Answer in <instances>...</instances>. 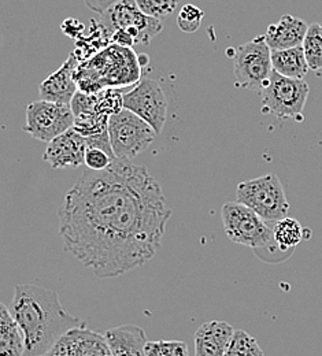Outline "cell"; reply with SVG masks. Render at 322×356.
<instances>
[{
	"instance_id": "cell-20",
	"label": "cell",
	"mask_w": 322,
	"mask_h": 356,
	"mask_svg": "<svg viewBox=\"0 0 322 356\" xmlns=\"http://www.w3.org/2000/svg\"><path fill=\"white\" fill-rule=\"evenodd\" d=\"M306 232L307 230L302 227V225L298 220L289 218V217L273 225V234H275L277 247L282 252H288V254H292L295 248L299 245V243L303 238H306L305 236Z\"/></svg>"
},
{
	"instance_id": "cell-3",
	"label": "cell",
	"mask_w": 322,
	"mask_h": 356,
	"mask_svg": "<svg viewBox=\"0 0 322 356\" xmlns=\"http://www.w3.org/2000/svg\"><path fill=\"white\" fill-rule=\"evenodd\" d=\"M140 81V65L131 48L114 44L79 65L76 83L84 93L95 95L106 87L129 86Z\"/></svg>"
},
{
	"instance_id": "cell-26",
	"label": "cell",
	"mask_w": 322,
	"mask_h": 356,
	"mask_svg": "<svg viewBox=\"0 0 322 356\" xmlns=\"http://www.w3.org/2000/svg\"><path fill=\"white\" fill-rule=\"evenodd\" d=\"M204 13L202 8L193 4H185L177 17V25L185 33H195L199 31Z\"/></svg>"
},
{
	"instance_id": "cell-18",
	"label": "cell",
	"mask_w": 322,
	"mask_h": 356,
	"mask_svg": "<svg viewBox=\"0 0 322 356\" xmlns=\"http://www.w3.org/2000/svg\"><path fill=\"white\" fill-rule=\"evenodd\" d=\"M25 355V336L11 312L0 305V356Z\"/></svg>"
},
{
	"instance_id": "cell-17",
	"label": "cell",
	"mask_w": 322,
	"mask_h": 356,
	"mask_svg": "<svg viewBox=\"0 0 322 356\" xmlns=\"http://www.w3.org/2000/svg\"><path fill=\"white\" fill-rule=\"evenodd\" d=\"M113 356H145V332L136 325H124L104 333Z\"/></svg>"
},
{
	"instance_id": "cell-1",
	"label": "cell",
	"mask_w": 322,
	"mask_h": 356,
	"mask_svg": "<svg viewBox=\"0 0 322 356\" xmlns=\"http://www.w3.org/2000/svg\"><path fill=\"white\" fill-rule=\"evenodd\" d=\"M172 211L158 181L144 166L117 159L87 170L59 210L65 251L100 278L145 265L161 248Z\"/></svg>"
},
{
	"instance_id": "cell-16",
	"label": "cell",
	"mask_w": 322,
	"mask_h": 356,
	"mask_svg": "<svg viewBox=\"0 0 322 356\" xmlns=\"http://www.w3.org/2000/svg\"><path fill=\"white\" fill-rule=\"evenodd\" d=\"M309 25L293 15L284 14L277 24H272L266 33L265 42L272 51H282L303 45Z\"/></svg>"
},
{
	"instance_id": "cell-29",
	"label": "cell",
	"mask_w": 322,
	"mask_h": 356,
	"mask_svg": "<svg viewBox=\"0 0 322 356\" xmlns=\"http://www.w3.org/2000/svg\"><path fill=\"white\" fill-rule=\"evenodd\" d=\"M321 26H322V24H321Z\"/></svg>"
},
{
	"instance_id": "cell-8",
	"label": "cell",
	"mask_w": 322,
	"mask_h": 356,
	"mask_svg": "<svg viewBox=\"0 0 322 356\" xmlns=\"http://www.w3.org/2000/svg\"><path fill=\"white\" fill-rule=\"evenodd\" d=\"M309 92L305 80L288 79L273 70L269 83L261 90V110L278 118H298L305 110Z\"/></svg>"
},
{
	"instance_id": "cell-19",
	"label": "cell",
	"mask_w": 322,
	"mask_h": 356,
	"mask_svg": "<svg viewBox=\"0 0 322 356\" xmlns=\"http://www.w3.org/2000/svg\"><path fill=\"white\" fill-rule=\"evenodd\" d=\"M272 63L275 72L288 79L303 80L310 72L302 45L282 51H272Z\"/></svg>"
},
{
	"instance_id": "cell-6",
	"label": "cell",
	"mask_w": 322,
	"mask_h": 356,
	"mask_svg": "<svg viewBox=\"0 0 322 356\" xmlns=\"http://www.w3.org/2000/svg\"><path fill=\"white\" fill-rule=\"evenodd\" d=\"M236 197L269 225L287 218L289 210L284 186L275 173L240 182Z\"/></svg>"
},
{
	"instance_id": "cell-2",
	"label": "cell",
	"mask_w": 322,
	"mask_h": 356,
	"mask_svg": "<svg viewBox=\"0 0 322 356\" xmlns=\"http://www.w3.org/2000/svg\"><path fill=\"white\" fill-rule=\"evenodd\" d=\"M10 312L25 336L24 356H46L69 330L84 323L62 306L58 292L33 284L15 286Z\"/></svg>"
},
{
	"instance_id": "cell-11",
	"label": "cell",
	"mask_w": 322,
	"mask_h": 356,
	"mask_svg": "<svg viewBox=\"0 0 322 356\" xmlns=\"http://www.w3.org/2000/svg\"><path fill=\"white\" fill-rule=\"evenodd\" d=\"M124 108L144 120L156 134L162 132L168 115V100L158 81L141 79L135 88L124 93Z\"/></svg>"
},
{
	"instance_id": "cell-15",
	"label": "cell",
	"mask_w": 322,
	"mask_h": 356,
	"mask_svg": "<svg viewBox=\"0 0 322 356\" xmlns=\"http://www.w3.org/2000/svg\"><path fill=\"white\" fill-rule=\"evenodd\" d=\"M234 329L228 322L210 321L195 333V356H224Z\"/></svg>"
},
{
	"instance_id": "cell-12",
	"label": "cell",
	"mask_w": 322,
	"mask_h": 356,
	"mask_svg": "<svg viewBox=\"0 0 322 356\" xmlns=\"http://www.w3.org/2000/svg\"><path fill=\"white\" fill-rule=\"evenodd\" d=\"M46 356H113L104 334L80 325L69 330Z\"/></svg>"
},
{
	"instance_id": "cell-27",
	"label": "cell",
	"mask_w": 322,
	"mask_h": 356,
	"mask_svg": "<svg viewBox=\"0 0 322 356\" xmlns=\"http://www.w3.org/2000/svg\"><path fill=\"white\" fill-rule=\"evenodd\" d=\"M117 161V156L103 148L88 145L86 152V166L88 170L93 172H102L108 169L114 162Z\"/></svg>"
},
{
	"instance_id": "cell-4",
	"label": "cell",
	"mask_w": 322,
	"mask_h": 356,
	"mask_svg": "<svg viewBox=\"0 0 322 356\" xmlns=\"http://www.w3.org/2000/svg\"><path fill=\"white\" fill-rule=\"evenodd\" d=\"M221 218L230 241L254 250L255 255L268 264H280L291 254L277 247L273 226L239 202H228L221 209Z\"/></svg>"
},
{
	"instance_id": "cell-9",
	"label": "cell",
	"mask_w": 322,
	"mask_h": 356,
	"mask_svg": "<svg viewBox=\"0 0 322 356\" xmlns=\"http://www.w3.org/2000/svg\"><path fill=\"white\" fill-rule=\"evenodd\" d=\"M108 136L117 159H132L145 151L156 132L135 113L124 108L108 120Z\"/></svg>"
},
{
	"instance_id": "cell-10",
	"label": "cell",
	"mask_w": 322,
	"mask_h": 356,
	"mask_svg": "<svg viewBox=\"0 0 322 356\" xmlns=\"http://www.w3.org/2000/svg\"><path fill=\"white\" fill-rule=\"evenodd\" d=\"M74 127L72 106L48 100H38L28 106L26 121L22 131L33 138L51 143L58 136Z\"/></svg>"
},
{
	"instance_id": "cell-22",
	"label": "cell",
	"mask_w": 322,
	"mask_h": 356,
	"mask_svg": "<svg viewBox=\"0 0 322 356\" xmlns=\"http://www.w3.org/2000/svg\"><path fill=\"white\" fill-rule=\"evenodd\" d=\"M224 356H265L257 339L245 330H234L233 337Z\"/></svg>"
},
{
	"instance_id": "cell-14",
	"label": "cell",
	"mask_w": 322,
	"mask_h": 356,
	"mask_svg": "<svg viewBox=\"0 0 322 356\" xmlns=\"http://www.w3.org/2000/svg\"><path fill=\"white\" fill-rule=\"evenodd\" d=\"M79 67V58L76 54H70L69 59L47 80L40 84V97L59 104L72 106L74 96L77 95L79 86L76 83V72Z\"/></svg>"
},
{
	"instance_id": "cell-21",
	"label": "cell",
	"mask_w": 322,
	"mask_h": 356,
	"mask_svg": "<svg viewBox=\"0 0 322 356\" xmlns=\"http://www.w3.org/2000/svg\"><path fill=\"white\" fill-rule=\"evenodd\" d=\"M303 51L310 70L322 69V26L321 24L309 25L307 35L303 42Z\"/></svg>"
},
{
	"instance_id": "cell-7",
	"label": "cell",
	"mask_w": 322,
	"mask_h": 356,
	"mask_svg": "<svg viewBox=\"0 0 322 356\" xmlns=\"http://www.w3.org/2000/svg\"><path fill=\"white\" fill-rule=\"evenodd\" d=\"M233 72L241 88L258 92L265 88L273 73L272 49L266 44L265 36H258L236 49Z\"/></svg>"
},
{
	"instance_id": "cell-24",
	"label": "cell",
	"mask_w": 322,
	"mask_h": 356,
	"mask_svg": "<svg viewBox=\"0 0 322 356\" xmlns=\"http://www.w3.org/2000/svg\"><path fill=\"white\" fill-rule=\"evenodd\" d=\"M145 356H189L184 341L179 340H156L147 341Z\"/></svg>"
},
{
	"instance_id": "cell-23",
	"label": "cell",
	"mask_w": 322,
	"mask_h": 356,
	"mask_svg": "<svg viewBox=\"0 0 322 356\" xmlns=\"http://www.w3.org/2000/svg\"><path fill=\"white\" fill-rule=\"evenodd\" d=\"M96 96V113L102 115L111 117L124 110V95L118 89L106 88L97 93Z\"/></svg>"
},
{
	"instance_id": "cell-13",
	"label": "cell",
	"mask_w": 322,
	"mask_h": 356,
	"mask_svg": "<svg viewBox=\"0 0 322 356\" xmlns=\"http://www.w3.org/2000/svg\"><path fill=\"white\" fill-rule=\"evenodd\" d=\"M87 138L74 128L48 143L43 159L52 169L77 168L86 163Z\"/></svg>"
},
{
	"instance_id": "cell-28",
	"label": "cell",
	"mask_w": 322,
	"mask_h": 356,
	"mask_svg": "<svg viewBox=\"0 0 322 356\" xmlns=\"http://www.w3.org/2000/svg\"><path fill=\"white\" fill-rule=\"evenodd\" d=\"M88 8H91L95 13H99V14H103L106 13L111 6H114L115 3L121 1V0H83Z\"/></svg>"
},
{
	"instance_id": "cell-25",
	"label": "cell",
	"mask_w": 322,
	"mask_h": 356,
	"mask_svg": "<svg viewBox=\"0 0 322 356\" xmlns=\"http://www.w3.org/2000/svg\"><path fill=\"white\" fill-rule=\"evenodd\" d=\"M140 11L155 19H165L172 15L180 0H135Z\"/></svg>"
},
{
	"instance_id": "cell-5",
	"label": "cell",
	"mask_w": 322,
	"mask_h": 356,
	"mask_svg": "<svg viewBox=\"0 0 322 356\" xmlns=\"http://www.w3.org/2000/svg\"><path fill=\"white\" fill-rule=\"evenodd\" d=\"M100 15L111 42L127 48L150 44L163 28L162 21L143 14L135 0H121Z\"/></svg>"
}]
</instances>
